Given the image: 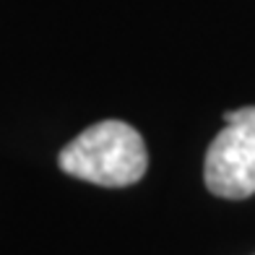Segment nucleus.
<instances>
[{
    "mask_svg": "<svg viewBox=\"0 0 255 255\" xmlns=\"http://www.w3.org/2000/svg\"><path fill=\"white\" fill-rule=\"evenodd\" d=\"M57 164L76 180L128 188L146 175L148 154L135 128L120 120H104L78 133L60 151Z\"/></svg>",
    "mask_w": 255,
    "mask_h": 255,
    "instance_id": "nucleus-1",
    "label": "nucleus"
},
{
    "mask_svg": "<svg viewBox=\"0 0 255 255\" xmlns=\"http://www.w3.org/2000/svg\"><path fill=\"white\" fill-rule=\"evenodd\" d=\"M224 130L206 151V188L219 198L255 195V107L224 112Z\"/></svg>",
    "mask_w": 255,
    "mask_h": 255,
    "instance_id": "nucleus-2",
    "label": "nucleus"
}]
</instances>
